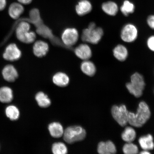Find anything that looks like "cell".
Listing matches in <instances>:
<instances>
[{
  "instance_id": "cell-9",
  "label": "cell",
  "mask_w": 154,
  "mask_h": 154,
  "mask_svg": "<svg viewBox=\"0 0 154 154\" xmlns=\"http://www.w3.org/2000/svg\"><path fill=\"white\" fill-rule=\"evenodd\" d=\"M22 56V53L16 44H10L6 48L3 57L5 60L13 61L18 60Z\"/></svg>"
},
{
  "instance_id": "cell-17",
  "label": "cell",
  "mask_w": 154,
  "mask_h": 154,
  "mask_svg": "<svg viewBox=\"0 0 154 154\" xmlns=\"http://www.w3.org/2000/svg\"><path fill=\"white\" fill-rule=\"evenodd\" d=\"M13 98L12 89L8 87L4 86L0 88V101L3 103H9Z\"/></svg>"
},
{
  "instance_id": "cell-4",
  "label": "cell",
  "mask_w": 154,
  "mask_h": 154,
  "mask_svg": "<svg viewBox=\"0 0 154 154\" xmlns=\"http://www.w3.org/2000/svg\"><path fill=\"white\" fill-rule=\"evenodd\" d=\"M145 86L143 76L138 72L135 73L132 75L131 78V82L126 85L128 91L136 97L141 96Z\"/></svg>"
},
{
  "instance_id": "cell-31",
  "label": "cell",
  "mask_w": 154,
  "mask_h": 154,
  "mask_svg": "<svg viewBox=\"0 0 154 154\" xmlns=\"http://www.w3.org/2000/svg\"><path fill=\"white\" fill-rule=\"evenodd\" d=\"M6 0H0V11L3 10L6 6Z\"/></svg>"
},
{
  "instance_id": "cell-13",
  "label": "cell",
  "mask_w": 154,
  "mask_h": 154,
  "mask_svg": "<svg viewBox=\"0 0 154 154\" xmlns=\"http://www.w3.org/2000/svg\"><path fill=\"white\" fill-rule=\"evenodd\" d=\"M97 151L100 154H112L116 152V149L112 142H102L98 144Z\"/></svg>"
},
{
  "instance_id": "cell-15",
  "label": "cell",
  "mask_w": 154,
  "mask_h": 154,
  "mask_svg": "<svg viewBox=\"0 0 154 154\" xmlns=\"http://www.w3.org/2000/svg\"><path fill=\"white\" fill-rule=\"evenodd\" d=\"M113 55L117 60L124 61L128 56V51L124 45L119 44L116 47L113 51Z\"/></svg>"
},
{
  "instance_id": "cell-29",
  "label": "cell",
  "mask_w": 154,
  "mask_h": 154,
  "mask_svg": "<svg viewBox=\"0 0 154 154\" xmlns=\"http://www.w3.org/2000/svg\"><path fill=\"white\" fill-rule=\"evenodd\" d=\"M147 44L148 48L151 51L154 52V35L150 36L148 38Z\"/></svg>"
},
{
  "instance_id": "cell-26",
  "label": "cell",
  "mask_w": 154,
  "mask_h": 154,
  "mask_svg": "<svg viewBox=\"0 0 154 154\" xmlns=\"http://www.w3.org/2000/svg\"><path fill=\"white\" fill-rule=\"evenodd\" d=\"M135 9L134 4L128 1H125L121 7L120 10L121 12L125 16H128L129 15L134 12Z\"/></svg>"
},
{
  "instance_id": "cell-27",
  "label": "cell",
  "mask_w": 154,
  "mask_h": 154,
  "mask_svg": "<svg viewBox=\"0 0 154 154\" xmlns=\"http://www.w3.org/2000/svg\"><path fill=\"white\" fill-rule=\"evenodd\" d=\"M52 151L54 154H65L67 152L66 145L62 142H57L53 144Z\"/></svg>"
},
{
  "instance_id": "cell-10",
  "label": "cell",
  "mask_w": 154,
  "mask_h": 154,
  "mask_svg": "<svg viewBox=\"0 0 154 154\" xmlns=\"http://www.w3.org/2000/svg\"><path fill=\"white\" fill-rule=\"evenodd\" d=\"M77 57L83 60H88L92 56V51L89 46L86 44L79 45L75 50Z\"/></svg>"
},
{
  "instance_id": "cell-5",
  "label": "cell",
  "mask_w": 154,
  "mask_h": 154,
  "mask_svg": "<svg viewBox=\"0 0 154 154\" xmlns=\"http://www.w3.org/2000/svg\"><path fill=\"white\" fill-rule=\"evenodd\" d=\"M63 136L65 142L69 144H72L84 140L86 137V132L81 127L70 126L64 131Z\"/></svg>"
},
{
  "instance_id": "cell-20",
  "label": "cell",
  "mask_w": 154,
  "mask_h": 154,
  "mask_svg": "<svg viewBox=\"0 0 154 154\" xmlns=\"http://www.w3.org/2000/svg\"><path fill=\"white\" fill-rule=\"evenodd\" d=\"M139 143L142 148L144 150H151L153 149L154 143L153 137L151 134L142 136L139 139Z\"/></svg>"
},
{
  "instance_id": "cell-24",
  "label": "cell",
  "mask_w": 154,
  "mask_h": 154,
  "mask_svg": "<svg viewBox=\"0 0 154 154\" xmlns=\"http://www.w3.org/2000/svg\"><path fill=\"white\" fill-rule=\"evenodd\" d=\"M5 112L6 116L11 121L17 120L20 116L18 109L14 105L8 106L5 109Z\"/></svg>"
},
{
  "instance_id": "cell-6",
  "label": "cell",
  "mask_w": 154,
  "mask_h": 154,
  "mask_svg": "<svg viewBox=\"0 0 154 154\" xmlns=\"http://www.w3.org/2000/svg\"><path fill=\"white\" fill-rule=\"evenodd\" d=\"M129 112L125 105L120 106L115 105L112 108L111 113L113 118L121 126H126L128 122Z\"/></svg>"
},
{
  "instance_id": "cell-25",
  "label": "cell",
  "mask_w": 154,
  "mask_h": 154,
  "mask_svg": "<svg viewBox=\"0 0 154 154\" xmlns=\"http://www.w3.org/2000/svg\"><path fill=\"white\" fill-rule=\"evenodd\" d=\"M121 136L122 139L127 143L132 142L135 139L136 132L131 127H127L122 133Z\"/></svg>"
},
{
  "instance_id": "cell-7",
  "label": "cell",
  "mask_w": 154,
  "mask_h": 154,
  "mask_svg": "<svg viewBox=\"0 0 154 154\" xmlns=\"http://www.w3.org/2000/svg\"><path fill=\"white\" fill-rule=\"evenodd\" d=\"M137 29L134 25L128 24L123 27L121 32V38L122 41L126 43H132L137 38Z\"/></svg>"
},
{
  "instance_id": "cell-30",
  "label": "cell",
  "mask_w": 154,
  "mask_h": 154,
  "mask_svg": "<svg viewBox=\"0 0 154 154\" xmlns=\"http://www.w3.org/2000/svg\"><path fill=\"white\" fill-rule=\"evenodd\" d=\"M147 21L149 27L154 29V15H150L148 17Z\"/></svg>"
},
{
  "instance_id": "cell-32",
  "label": "cell",
  "mask_w": 154,
  "mask_h": 154,
  "mask_svg": "<svg viewBox=\"0 0 154 154\" xmlns=\"http://www.w3.org/2000/svg\"><path fill=\"white\" fill-rule=\"evenodd\" d=\"M18 1L21 4L27 5L31 3L32 0H18Z\"/></svg>"
},
{
  "instance_id": "cell-3",
  "label": "cell",
  "mask_w": 154,
  "mask_h": 154,
  "mask_svg": "<svg viewBox=\"0 0 154 154\" xmlns=\"http://www.w3.org/2000/svg\"><path fill=\"white\" fill-rule=\"evenodd\" d=\"M30 26L26 21L19 23L16 29V34L18 39L23 43L30 44L35 40L36 36L33 32L30 31Z\"/></svg>"
},
{
  "instance_id": "cell-28",
  "label": "cell",
  "mask_w": 154,
  "mask_h": 154,
  "mask_svg": "<svg viewBox=\"0 0 154 154\" xmlns=\"http://www.w3.org/2000/svg\"><path fill=\"white\" fill-rule=\"evenodd\" d=\"M123 151L126 154H136L138 153L137 146L135 144L129 142L125 144L123 148Z\"/></svg>"
},
{
  "instance_id": "cell-18",
  "label": "cell",
  "mask_w": 154,
  "mask_h": 154,
  "mask_svg": "<svg viewBox=\"0 0 154 154\" xmlns=\"http://www.w3.org/2000/svg\"><path fill=\"white\" fill-rule=\"evenodd\" d=\"M54 83L57 86L63 87L69 84V77L66 74L62 72H59L54 75L53 78Z\"/></svg>"
},
{
  "instance_id": "cell-21",
  "label": "cell",
  "mask_w": 154,
  "mask_h": 154,
  "mask_svg": "<svg viewBox=\"0 0 154 154\" xmlns=\"http://www.w3.org/2000/svg\"><path fill=\"white\" fill-rule=\"evenodd\" d=\"M102 9L106 14L114 16L118 12V6L114 2L109 1L103 3L102 5Z\"/></svg>"
},
{
  "instance_id": "cell-1",
  "label": "cell",
  "mask_w": 154,
  "mask_h": 154,
  "mask_svg": "<svg viewBox=\"0 0 154 154\" xmlns=\"http://www.w3.org/2000/svg\"><path fill=\"white\" fill-rule=\"evenodd\" d=\"M151 116V112L149 106L145 102L142 101L139 103L136 113L129 112L128 122L131 126L140 128L147 122Z\"/></svg>"
},
{
  "instance_id": "cell-2",
  "label": "cell",
  "mask_w": 154,
  "mask_h": 154,
  "mask_svg": "<svg viewBox=\"0 0 154 154\" xmlns=\"http://www.w3.org/2000/svg\"><path fill=\"white\" fill-rule=\"evenodd\" d=\"M103 34V29L96 27L95 23L91 22L88 28L83 31L82 38V41L92 44L99 43Z\"/></svg>"
},
{
  "instance_id": "cell-23",
  "label": "cell",
  "mask_w": 154,
  "mask_h": 154,
  "mask_svg": "<svg viewBox=\"0 0 154 154\" xmlns=\"http://www.w3.org/2000/svg\"><path fill=\"white\" fill-rule=\"evenodd\" d=\"M35 99L40 107L46 108L51 105V100L47 95L42 92H38L35 96Z\"/></svg>"
},
{
  "instance_id": "cell-22",
  "label": "cell",
  "mask_w": 154,
  "mask_h": 154,
  "mask_svg": "<svg viewBox=\"0 0 154 154\" xmlns=\"http://www.w3.org/2000/svg\"><path fill=\"white\" fill-rule=\"evenodd\" d=\"M81 69L83 72L88 76H94L96 72L95 65L91 61L88 60H84L82 63Z\"/></svg>"
},
{
  "instance_id": "cell-11",
  "label": "cell",
  "mask_w": 154,
  "mask_h": 154,
  "mask_svg": "<svg viewBox=\"0 0 154 154\" xmlns=\"http://www.w3.org/2000/svg\"><path fill=\"white\" fill-rule=\"evenodd\" d=\"M2 74L4 79L9 82H14L18 78V72L12 65H8L3 68Z\"/></svg>"
},
{
  "instance_id": "cell-14",
  "label": "cell",
  "mask_w": 154,
  "mask_h": 154,
  "mask_svg": "<svg viewBox=\"0 0 154 154\" xmlns=\"http://www.w3.org/2000/svg\"><path fill=\"white\" fill-rule=\"evenodd\" d=\"M91 3L88 0H82L76 5V11L77 14L83 16L89 13L92 10Z\"/></svg>"
},
{
  "instance_id": "cell-16",
  "label": "cell",
  "mask_w": 154,
  "mask_h": 154,
  "mask_svg": "<svg viewBox=\"0 0 154 154\" xmlns=\"http://www.w3.org/2000/svg\"><path fill=\"white\" fill-rule=\"evenodd\" d=\"M24 11V7L22 4L19 3H13L10 6L8 12L11 18L17 19L19 18Z\"/></svg>"
},
{
  "instance_id": "cell-12",
  "label": "cell",
  "mask_w": 154,
  "mask_h": 154,
  "mask_svg": "<svg viewBox=\"0 0 154 154\" xmlns=\"http://www.w3.org/2000/svg\"><path fill=\"white\" fill-rule=\"evenodd\" d=\"M49 47L45 42L38 40L34 43L33 47L34 54L38 57L45 56L49 51Z\"/></svg>"
},
{
  "instance_id": "cell-19",
  "label": "cell",
  "mask_w": 154,
  "mask_h": 154,
  "mask_svg": "<svg viewBox=\"0 0 154 154\" xmlns=\"http://www.w3.org/2000/svg\"><path fill=\"white\" fill-rule=\"evenodd\" d=\"M48 129L51 135L53 137L58 138L63 135L64 131L60 124L58 122H53L49 125Z\"/></svg>"
},
{
  "instance_id": "cell-33",
  "label": "cell",
  "mask_w": 154,
  "mask_h": 154,
  "mask_svg": "<svg viewBox=\"0 0 154 154\" xmlns=\"http://www.w3.org/2000/svg\"><path fill=\"white\" fill-rule=\"evenodd\" d=\"M140 153L142 154H150V153L148 151H146V150H144V151H142L141 152H140Z\"/></svg>"
},
{
  "instance_id": "cell-8",
  "label": "cell",
  "mask_w": 154,
  "mask_h": 154,
  "mask_svg": "<svg viewBox=\"0 0 154 154\" xmlns=\"http://www.w3.org/2000/svg\"><path fill=\"white\" fill-rule=\"evenodd\" d=\"M79 33L76 29L68 28L63 31L61 35V39L63 44L67 46H72L78 42Z\"/></svg>"
}]
</instances>
